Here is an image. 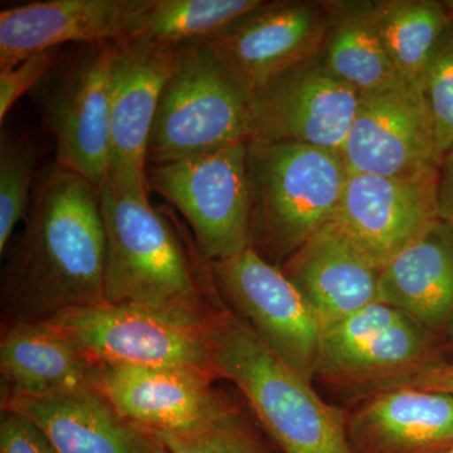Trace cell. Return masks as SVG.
Segmentation results:
<instances>
[{
  "label": "cell",
  "instance_id": "6da1fadb",
  "mask_svg": "<svg viewBox=\"0 0 453 453\" xmlns=\"http://www.w3.org/2000/svg\"><path fill=\"white\" fill-rule=\"evenodd\" d=\"M105 268L100 189L55 163L35 184L25 232L4 267L12 321L44 323L106 303Z\"/></svg>",
  "mask_w": 453,
  "mask_h": 453
},
{
  "label": "cell",
  "instance_id": "7a4b0ae2",
  "mask_svg": "<svg viewBox=\"0 0 453 453\" xmlns=\"http://www.w3.org/2000/svg\"><path fill=\"white\" fill-rule=\"evenodd\" d=\"M208 350L216 377L240 389L282 453H354L347 413L324 402L240 316L216 312Z\"/></svg>",
  "mask_w": 453,
  "mask_h": 453
},
{
  "label": "cell",
  "instance_id": "3957f363",
  "mask_svg": "<svg viewBox=\"0 0 453 453\" xmlns=\"http://www.w3.org/2000/svg\"><path fill=\"white\" fill-rule=\"evenodd\" d=\"M98 189L106 237L107 303L211 321L219 310L203 297L183 247L148 195L107 181Z\"/></svg>",
  "mask_w": 453,
  "mask_h": 453
},
{
  "label": "cell",
  "instance_id": "277c9868",
  "mask_svg": "<svg viewBox=\"0 0 453 453\" xmlns=\"http://www.w3.org/2000/svg\"><path fill=\"white\" fill-rule=\"evenodd\" d=\"M251 247L285 258L335 220L348 169L342 154L297 142L247 144Z\"/></svg>",
  "mask_w": 453,
  "mask_h": 453
},
{
  "label": "cell",
  "instance_id": "5b68a950",
  "mask_svg": "<svg viewBox=\"0 0 453 453\" xmlns=\"http://www.w3.org/2000/svg\"><path fill=\"white\" fill-rule=\"evenodd\" d=\"M250 105L251 96L210 44L181 49L157 106L148 162H179L249 142Z\"/></svg>",
  "mask_w": 453,
  "mask_h": 453
},
{
  "label": "cell",
  "instance_id": "8992f818",
  "mask_svg": "<svg viewBox=\"0 0 453 453\" xmlns=\"http://www.w3.org/2000/svg\"><path fill=\"white\" fill-rule=\"evenodd\" d=\"M249 142L153 165L148 189L168 199L189 223L203 257L219 262L251 247Z\"/></svg>",
  "mask_w": 453,
  "mask_h": 453
},
{
  "label": "cell",
  "instance_id": "52a82bcc",
  "mask_svg": "<svg viewBox=\"0 0 453 453\" xmlns=\"http://www.w3.org/2000/svg\"><path fill=\"white\" fill-rule=\"evenodd\" d=\"M211 320L198 323L106 301L62 312L44 324L96 366H180L216 377L208 350Z\"/></svg>",
  "mask_w": 453,
  "mask_h": 453
},
{
  "label": "cell",
  "instance_id": "ba28073f",
  "mask_svg": "<svg viewBox=\"0 0 453 453\" xmlns=\"http://www.w3.org/2000/svg\"><path fill=\"white\" fill-rule=\"evenodd\" d=\"M214 285L265 344L311 383L320 359L323 330L309 303L281 268L252 247L210 262Z\"/></svg>",
  "mask_w": 453,
  "mask_h": 453
},
{
  "label": "cell",
  "instance_id": "9c48e42d",
  "mask_svg": "<svg viewBox=\"0 0 453 453\" xmlns=\"http://www.w3.org/2000/svg\"><path fill=\"white\" fill-rule=\"evenodd\" d=\"M113 44H85L43 80V110L56 142V164L97 188L109 178Z\"/></svg>",
  "mask_w": 453,
  "mask_h": 453
},
{
  "label": "cell",
  "instance_id": "30bf717a",
  "mask_svg": "<svg viewBox=\"0 0 453 453\" xmlns=\"http://www.w3.org/2000/svg\"><path fill=\"white\" fill-rule=\"evenodd\" d=\"M359 100V92L316 57L252 95L249 142H297L340 153Z\"/></svg>",
  "mask_w": 453,
  "mask_h": 453
},
{
  "label": "cell",
  "instance_id": "8fae6325",
  "mask_svg": "<svg viewBox=\"0 0 453 453\" xmlns=\"http://www.w3.org/2000/svg\"><path fill=\"white\" fill-rule=\"evenodd\" d=\"M348 173L402 177L440 169L434 121L425 88L399 77L360 95L342 151Z\"/></svg>",
  "mask_w": 453,
  "mask_h": 453
},
{
  "label": "cell",
  "instance_id": "7c38bea8",
  "mask_svg": "<svg viewBox=\"0 0 453 453\" xmlns=\"http://www.w3.org/2000/svg\"><path fill=\"white\" fill-rule=\"evenodd\" d=\"M180 50L139 38L113 44L107 183L119 189L148 195L149 142L163 89L177 67Z\"/></svg>",
  "mask_w": 453,
  "mask_h": 453
},
{
  "label": "cell",
  "instance_id": "4fadbf2b",
  "mask_svg": "<svg viewBox=\"0 0 453 453\" xmlns=\"http://www.w3.org/2000/svg\"><path fill=\"white\" fill-rule=\"evenodd\" d=\"M327 28L326 2H266L208 44L226 73L252 96L320 56Z\"/></svg>",
  "mask_w": 453,
  "mask_h": 453
},
{
  "label": "cell",
  "instance_id": "5bb4252c",
  "mask_svg": "<svg viewBox=\"0 0 453 453\" xmlns=\"http://www.w3.org/2000/svg\"><path fill=\"white\" fill-rule=\"evenodd\" d=\"M440 169L402 177L348 173L335 222L380 270L441 219Z\"/></svg>",
  "mask_w": 453,
  "mask_h": 453
},
{
  "label": "cell",
  "instance_id": "9a60e30c",
  "mask_svg": "<svg viewBox=\"0 0 453 453\" xmlns=\"http://www.w3.org/2000/svg\"><path fill=\"white\" fill-rule=\"evenodd\" d=\"M213 380L210 372L180 366H96L94 387L136 427L179 434L231 410Z\"/></svg>",
  "mask_w": 453,
  "mask_h": 453
},
{
  "label": "cell",
  "instance_id": "2e32d148",
  "mask_svg": "<svg viewBox=\"0 0 453 453\" xmlns=\"http://www.w3.org/2000/svg\"><path fill=\"white\" fill-rule=\"evenodd\" d=\"M146 0H47L0 12V71L65 43L127 40Z\"/></svg>",
  "mask_w": 453,
  "mask_h": 453
},
{
  "label": "cell",
  "instance_id": "e0dca14e",
  "mask_svg": "<svg viewBox=\"0 0 453 453\" xmlns=\"http://www.w3.org/2000/svg\"><path fill=\"white\" fill-rule=\"evenodd\" d=\"M281 270L309 303L323 333L378 301L380 268L335 220L301 244Z\"/></svg>",
  "mask_w": 453,
  "mask_h": 453
},
{
  "label": "cell",
  "instance_id": "ac0fdd59",
  "mask_svg": "<svg viewBox=\"0 0 453 453\" xmlns=\"http://www.w3.org/2000/svg\"><path fill=\"white\" fill-rule=\"evenodd\" d=\"M3 410L44 432L57 453H166L157 436L125 419L96 388L61 395H5Z\"/></svg>",
  "mask_w": 453,
  "mask_h": 453
},
{
  "label": "cell",
  "instance_id": "d6986e66",
  "mask_svg": "<svg viewBox=\"0 0 453 453\" xmlns=\"http://www.w3.org/2000/svg\"><path fill=\"white\" fill-rule=\"evenodd\" d=\"M348 434L354 453H442L453 445V396L378 390L349 417Z\"/></svg>",
  "mask_w": 453,
  "mask_h": 453
},
{
  "label": "cell",
  "instance_id": "ffe728a7",
  "mask_svg": "<svg viewBox=\"0 0 453 453\" xmlns=\"http://www.w3.org/2000/svg\"><path fill=\"white\" fill-rule=\"evenodd\" d=\"M378 301L429 332L453 330V229L438 219L380 268Z\"/></svg>",
  "mask_w": 453,
  "mask_h": 453
},
{
  "label": "cell",
  "instance_id": "44dd1931",
  "mask_svg": "<svg viewBox=\"0 0 453 453\" xmlns=\"http://www.w3.org/2000/svg\"><path fill=\"white\" fill-rule=\"evenodd\" d=\"M5 395L43 396L95 388L96 365L37 321H12L0 342Z\"/></svg>",
  "mask_w": 453,
  "mask_h": 453
},
{
  "label": "cell",
  "instance_id": "7402d4cb",
  "mask_svg": "<svg viewBox=\"0 0 453 453\" xmlns=\"http://www.w3.org/2000/svg\"><path fill=\"white\" fill-rule=\"evenodd\" d=\"M437 360H441L438 335L404 316L318 377L369 395Z\"/></svg>",
  "mask_w": 453,
  "mask_h": 453
},
{
  "label": "cell",
  "instance_id": "603a6c76",
  "mask_svg": "<svg viewBox=\"0 0 453 453\" xmlns=\"http://www.w3.org/2000/svg\"><path fill=\"white\" fill-rule=\"evenodd\" d=\"M329 28L321 59L359 95L392 85L399 79L390 61L372 2H326Z\"/></svg>",
  "mask_w": 453,
  "mask_h": 453
},
{
  "label": "cell",
  "instance_id": "cb8c5ba5",
  "mask_svg": "<svg viewBox=\"0 0 453 453\" xmlns=\"http://www.w3.org/2000/svg\"><path fill=\"white\" fill-rule=\"evenodd\" d=\"M265 4L264 0H146L129 38L175 50L210 43Z\"/></svg>",
  "mask_w": 453,
  "mask_h": 453
},
{
  "label": "cell",
  "instance_id": "d4e9b609",
  "mask_svg": "<svg viewBox=\"0 0 453 453\" xmlns=\"http://www.w3.org/2000/svg\"><path fill=\"white\" fill-rule=\"evenodd\" d=\"M375 22L396 73L423 85L432 55L451 22L443 2H372Z\"/></svg>",
  "mask_w": 453,
  "mask_h": 453
},
{
  "label": "cell",
  "instance_id": "484cf974",
  "mask_svg": "<svg viewBox=\"0 0 453 453\" xmlns=\"http://www.w3.org/2000/svg\"><path fill=\"white\" fill-rule=\"evenodd\" d=\"M35 146L3 134L0 144V252L7 251L14 228L25 219L35 189Z\"/></svg>",
  "mask_w": 453,
  "mask_h": 453
},
{
  "label": "cell",
  "instance_id": "4316f807",
  "mask_svg": "<svg viewBox=\"0 0 453 453\" xmlns=\"http://www.w3.org/2000/svg\"><path fill=\"white\" fill-rule=\"evenodd\" d=\"M154 436L166 453H267L234 407L201 427Z\"/></svg>",
  "mask_w": 453,
  "mask_h": 453
},
{
  "label": "cell",
  "instance_id": "83f0119b",
  "mask_svg": "<svg viewBox=\"0 0 453 453\" xmlns=\"http://www.w3.org/2000/svg\"><path fill=\"white\" fill-rule=\"evenodd\" d=\"M404 316L407 315L399 310L375 301L334 325L323 333L316 377L319 372L336 365L380 333L386 332Z\"/></svg>",
  "mask_w": 453,
  "mask_h": 453
},
{
  "label": "cell",
  "instance_id": "f1b7e54d",
  "mask_svg": "<svg viewBox=\"0 0 453 453\" xmlns=\"http://www.w3.org/2000/svg\"><path fill=\"white\" fill-rule=\"evenodd\" d=\"M426 98L434 121L441 159L453 151V20L432 55L425 80Z\"/></svg>",
  "mask_w": 453,
  "mask_h": 453
},
{
  "label": "cell",
  "instance_id": "f546056e",
  "mask_svg": "<svg viewBox=\"0 0 453 453\" xmlns=\"http://www.w3.org/2000/svg\"><path fill=\"white\" fill-rule=\"evenodd\" d=\"M56 50L35 53L14 67L0 71V121L27 91L43 81L55 68Z\"/></svg>",
  "mask_w": 453,
  "mask_h": 453
},
{
  "label": "cell",
  "instance_id": "4dcf8cb0",
  "mask_svg": "<svg viewBox=\"0 0 453 453\" xmlns=\"http://www.w3.org/2000/svg\"><path fill=\"white\" fill-rule=\"evenodd\" d=\"M0 453L57 452L49 437L31 419L13 411L3 410Z\"/></svg>",
  "mask_w": 453,
  "mask_h": 453
},
{
  "label": "cell",
  "instance_id": "1f68e13d",
  "mask_svg": "<svg viewBox=\"0 0 453 453\" xmlns=\"http://www.w3.org/2000/svg\"><path fill=\"white\" fill-rule=\"evenodd\" d=\"M389 388H416L445 393V395L453 396V363L446 362L443 359L437 360V362L423 366L419 371L392 381L378 390Z\"/></svg>",
  "mask_w": 453,
  "mask_h": 453
},
{
  "label": "cell",
  "instance_id": "d6a6232c",
  "mask_svg": "<svg viewBox=\"0 0 453 453\" xmlns=\"http://www.w3.org/2000/svg\"><path fill=\"white\" fill-rule=\"evenodd\" d=\"M440 217L453 229V151L443 159L440 169Z\"/></svg>",
  "mask_w": 453,
  "mask_h": 453
},
{
  "label": "cell",
  "instance_id": "836d02e7",
  "mask_svg": "<svg viewBox=\"0 0 453 453\" xmlns=\"http://www.w3.org/2000/svg\"><path fill=\"white\" fill-rule=\"evenodd\" d=\"M445 3V7L447 9V13H449V18L453 20V0L452 2H443Z\"/></svg>",
  "mask_w": 453,
  "mask_h": 453
},
{
  "label": "cell",
  "instance_id": "e575fe53",
  "mask_svg": "<svg viewBox=\"0 0 453 453\" xmlns=\"http://www.w3.org/2000/svg\"><path fill=\"white\" fill-rule=\"evenodd\" d=\"M442 453H453V445L449 447V449H447L446 451H443Z\"/></svg>",
  "mask_w": 453,
  "mask_h": 453
},
{
  "label": "cell",
  "instance_id": "d590c367",
  "mask_svg": "<svg viewBox=\"0 0 453 453\" xmlns=\"http://www.w3.org/2000/svg\"><path fill=\"white\" fill-rule=\"evenodd\" d=\"M452 333H453V330H452Z\"/></svg>",
  "mask_w": 453,
  "mask_h": 453
}]
</instances>
